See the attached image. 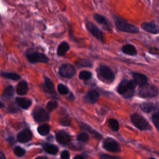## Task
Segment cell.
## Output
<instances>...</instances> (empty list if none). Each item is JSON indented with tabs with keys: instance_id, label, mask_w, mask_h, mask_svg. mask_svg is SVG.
Here are the masks:
<instances>
[{
	"instance_id": "1",
	"label": "cell",
	"mask_w": 159,
	"mask_h": 159,
	"mask_svg": "<svg viewBox=\"0 0 159 159\" xmlns=\"http://www.w3.org/2000/svg\"><path fill=\"white\" fill-rule=\"evenodd\" d=\"M136 86L133 80L122 79L117 87V91L125 98H131L134 95Z\"/></svg>"
},
{
	"instance_id": "2",
	"label": "cell",
	"mask_w": 159,
	"mask_h": 159,
	"mask_svg": "<svg viewBox=\"0 0 159 159\" xmlns=\"http://www.w3.org/2000/svg\"><path fill=\"white\" fill-rule=\"evenodd\" d=\"M113 17L115 26L118 30L130 34H137L140 32L137 25L129 22L125 19L116 15H113Z\"/></svg>"
},
{
	"instance_id": "3",
	"label": "cell",
	"mask_w": 159,
	"mask_h": 159,
	"mask_svg": "<svg viewBox=\"0 0 159 159\" xmlns=\"http://www.w3.org/2000/svg\"><path fill=\"white\" fill-rule=\"evenodd\" d=\"M98 78L106 84L112 83L116 79V75L111 68L106 65L100 64L96 69Z\"/></svg>"
},
{
	"instance_id": "4",
	"label": "cell",
	"mask_w": 159,
	"mask_h": 159,
	"mask_svg": "<svg viewBox=\"0 0 159 159\" xmlns=\"http://www.w3.org/2000/svg\"><path fill=\"white\" fill-rule=\"evenodd\" d=\"M25 57L28 61L32 64L36 63H47L49 61V58L46 54L33 49H29L26 52Z\"/></svg>"
},
{
	"instance_id": "5",
	"label": "cell",
	"mask_w": 159,
	"mask_h": 159,
	"mask_svg": "<svg viewBox=\"0 0 159 159\" xmlns=\"http://www.w3.org/2000/svg\"><path fill=\"white\" fill-rule=\"evenodd\" d=\"M138 94L142 98H154L158 94V89L155 85L147 83L143 86H139Z\"/></svg>"
},
{
	"instance_id": "6",
	"label": "cell",
	"mask_w": 159,
	"mask_h": 159,
	"mask_svg": "<svg viewBox=\"0 0 159 159\" xmlns=\"http://www.w3.org/2000/svg\"><path fill=\"white\" fill-rule=\"evenodd\" d=\"M76 71V68L73 65L69 63H65L59 67L58 73L61 77L70 79L75 75Z\"/></svg>"
},
{
	"instance_id": "7",
	"label": "cell",
	"mask_w": 159,
	"mask_h": 159,
	"mask_svg": "<svg viewBox=\"0 0 159 159\" xmlns=\"http://www.w3.org/2000/svg\"><path fill=\"white\" fill-rule=\"evenodd\" d=\"M130 119L133 124L139 129L142 130H150L151 126L147 120L141 115L138 114H134L130 116Z\"/></svg>"
},
{
	"instance_id": "8",
	"label": "cell",
	"mask_w": 159,
	"mask_h": 159,
	"mask_svg": "<svg viewBox=\"0 0 159 159\" xmlns=\"http://www.w3.org/2000/svg\"><path fill=\"white\" fill-rule=\"evenodd\" d=\"M86 28L89 32L101 43H104V38L102 31L92 22H87L86 23Z\"/></svg>"
},
{
	"instance_id": "9",
	"label": "cell",
	"mask_w": 159,
	"mask_h": 159,
	"mask_svg": "<svg viewBox=\"0 0 159 159\" xmlns=\"http://www.w3.org/2000/svg\"><path fill=\"white\" fill-rule=\"evenodd\" d=\"M32 116L34 120L37 122L47 121L50 119V115L48 112L41 107L34 109L32 112Z\"/></svg>"
},
{
	"instance_id": "10",
	"label": "cell",
	"mask_w": 159,
	"mask_h": 159,
	"mask_svg": "<svg viewBox=\"0 0 159 159\" xmlns=\"http://www.w3.org/2000/svg\"><path fill=\"white\" fill-rule=\"evenodd\" d=\"M102 147L106 150L111 152H117L120 150L119 143L112 138H106L103 141Z\"/></svg>"
},
{
	"instance_id": "11",
	"label": "cell",
	"mask_w": 159,
	"mask_h": 159,
	"mask_svg": "<svg viewBox=\"0 0 159 159\" xmlns=\"http://www.w3.org/2000/svg\"><path fill=\"white\" fill-rule=\"evenodd\" d=\"M140 26L141 28L147 32L152 34H158L159 32L158 27L155 21L143 22Z\"/></svg>"
},
{
	"instance_id": "12",
	"label": "cell",
	"mask_w": 159,
	"mask_h": 159,
	"mask_svg": "<svg viewBox=\"0 0 159 159\" xmlns=\"http://www.w3.org/2000/svg\"><path fill=\"white\" fill-rule=\"evenodd\" d=\"M93 18L99 24L102 25L104 27V28H105L106 30H107L109 32L112 31L111 23L109 21V20L106 18V17H105L103 15L95 13L93 15Z\"/></svg>"
},
{
	"instance_id": "13",
	"label": "cell",
	"mask_w": 159,
	"mask_h": 159,
	"mask_svg": "<svg viewBox=\"0 0 159 159\" xmlns=\"http://www.w3.org/2000/svg\"><path fill=\"white\" fill-rule=\"evenodd\" d=\"M43 88L44 91L53 96H57L55 90V84L50 78L47 76H43Z\"/></svg>"
},
{
	"instance_id": "14",
	"label": "cell",
	"mask_w": 159,
	"mask_h": 159,
	"mask_svg": "<svg viewBox=\"0 0 159 159\" xmlns=\"http://www.w3.org/2000/svg\"><path fill=\"white\" fill-rule=\"evenodd\" d=\"M132 75L133 80L136 85L141 86L148 83V78L145 74L138 72H132Z\"/></svg>"
},
{
	"instance_id": "15",
	"label": "cell",
	"mask_w": 159,
	"mask_h": 159,
	"mask_svg": "<svg viewBox=\"0 0 159 159\" xmlns=\"http://www.w3.org/2000/svg\"><path fill=\"white\" fill-rule=\"evenodd\" d=\"M32 137V132L29 129L21 130L17 135V140L20 143H25L31 140Z\"/></svg>"
},
{
	"instance_id": "16",
	"label": "cell",
	"mask_w": 159,
	"mask_h": 159,
	"mask_svg": "<svg viewBox=\"0 0 159 159\" xmlns=\"http://www.w3.org/2000/svg\"><path fill=\"white\" fill-rule=\"evenodd\" d=\"M99 98V93L95 89L89 90L84 96V100L89 103L94 104L97 102Z\"/></svg>"
},
{
	"instance_id": "17",
	"label": "cell",
	"mask_w": 159,
	"mask_h": 159,
	"mask_svg": "<svg viewBox=\"0 0 159 159\" xmlns=\"http://www.w3.org/2000/svg\"><path fill=\"white\" fill-rule=\"evenodd\" d=\"M56 139L61 145H66L71 141L70 135L65 131H59L56 134Z\"/></svg>"
},
{
	"instance_id": "18",
	"label": "cell",
	"mask_w": 159,
	"mask_h": 159,
	"mask_svg": "<svg viewBox=\"0 0 159 159\" xmlns=\"http://www.w3.org/2000/svg\"><path fill=\"white\" fill-rule=\"evenodd\" d=\"M28 91L29 86L26 81L22 80L18 83L16 86V93L18 95L24 96L27 93Z\"/></svg>"
},
{
	"instance_id": "19",
	"label": "cell",
	"mask_w": 159,
	"mask_h": 159,
	"mask_svg": "<svg viewBox=\"0 0 159 159\" xmlns=\"http://www.w3.org/2000/svg\"><path fill=\"white\" fill-rule=\"evenodd\" d=\"M121 51L123 53L129 56H135L137 54V50L134 45L132 44H126L121 47Z\"/></svg>"
},
{
	"instance_id": "20",
	"label": "cell",
	"mask_w": 159,
	"mask_h": 159,
	"mask_svg": "<svg viewBox=\"0 0 159 159\" xmlns=\"http://www.w3.org/2000/svg\"><path fill=\"white\" fill-rule=\"evenodd\" d=\"M70 47L69 43L66 41H63L58 46L57 54L58 57H63L70 50Z\"/></svg>"
},
{
	"instance_id": "21",
	"label": "cell",
	"mask_w": 159,
	"mask_h": 159,
	"mask_svg": "<svg viewBox=\"0 0 159 159\" xmlns=\"http://www.w3.org/2000/svg\"><path fill=\"white\" fill-rule=\"evenodd\" d=\"M16 104L24 109H27L32 104V100L26 98L17 97L16 98Z\"/></svg>"
},
{
	"instance_id": "22",
	"label": "cell",
	"mask_w": 159,
	"mask_h": 159,
	"mask_svg": "<svg viewBox=\"0 0 159 159\" xmlns=\"http://www.w3.org/2000/svg\"><path fill=\"white\" fill-rule=\"evenodd\" d=\"M75 65L78 68H91L93 66V63L88 59L79 58L74 61Z\"/></svg>"
},
{
	"instance_id": "23",
	"label": "cell",
	"mask_w": 159,
	"mask_h": 159,
	"mask_svg": "<svg viewBox=\"0 0 159 159\" xmlns=\"http://www.w3.org/2000/svg\"><path fill=\"white\" fill-rule=\"evenodd\" d=\"M14 94V86L12 85H9L7 86L4 91L2 93L1 98L3 99H9L13 98Z\"/></svg>"
},
{
	"instance_id": "24",
	"label": "cell",
	"mask_w": 159,
	"mask_h": 159,
	"mask_svg": "<svg viewBox=\"0 0 159 159\" xmlns=\"http://www.w3.org/2000/svg\"><path fill=\"white\" fill-rule=\"evenodd\" d=\"M0 75H1V76L4 78L11 80L13 81H18L21 78L20 75H19V74H17L16 73H14V72L2 71V72H1Z\"/></svg>"
},
{
	"instance_id": "25",
	"label": "cell",
	"mask_w": 159,
	"mask_h": 159,
	"mask_svg": "<svg viewBox=\"0 0 159 159\" xmlns=\"http://www.w3.org/2000/svg\"><path fill=\"white\" fill-rule=\"evenodd\" d=\"M141 109L145 112H150L157 109V105L154 104L150 102H144L140 104Z\"/></svg>"
},
{
	"instance_id": "26",
	"label": "cell",
	"mask_w": 159,
	"mask_h": 159,
	"mask_svg": "<svg viewBox=\"0 0 159 159\" xmlns=\"http://www.w3.org/2000/svg\"><path fill=\"white\" fill-rule=\"evenodd\" d=\"M43 148L47 153L51 155H55L58 151V147L57 146L52 144H48V143L43 144Z\"/></svg>"
},
{
	"instance_id": "27",
	"label": "cell",
	"mask_w": 159,
	"mask_h": 159,
	"mask_svg": "<svg viewBox=\"0 0 159 159\" xmlns=\"http://www.w3.org/2000/svg\"><path fill=\"white\" fill-rule=\"evenodd\" d=\"M93 77V74L90 71L88 70H82L80 72L78 75V78L80 80H84L85 81L90 80Z\"/></svg>"
},
{
	"instance_id": "28",
	"label": "cell",
	"mask_w": 159,
	"mask_h": 159,
	"mask_svg": "<svg viewBox=\"0 0 159 159\" xmlns=\"http://www.w3.org/2000/svg\"><path fill=\"white\" fill-rule=\"evenodd\" d=\"M50 127L48 124H43L37 127V132L41 135H46L50 132Z\"/></svg>"
},
{
	"instance_id": "29",
	"label": "cell",
	"mask_w": 159,
	"mask_h": 159,
	"mask_svg": "<svg viewBox=\"0 0 159 159\" xmlns=\"http://www.w3.org/2000/svg\"><path fill=\"white\" fill-rule=\"evenodd\" d=\"M81 127L83 128L84 129L88 131L89 132L91 133L92 135H93L95 138H96V139H99V140L102 139V135H101L100 134H99V133L97 132L96 131L93 130V129H91L90 127H89L88 125H87L86 124H82Z\"/></svg>"
},
{
	"instance_id": "30",
	"label": "cell",
	"mask_w": 159,
	"mask_h": 159,
	"mask_svg": "<svg viewBox=\"0 0 159 159\" xmlns=\"http://www.w3.org/2000/svg\"><path fill=\"white\" fill-rule=\"evenodd\" d=\"M108 124L110 128L114 131H117L119 129V124L118 121L115 119H110L108 120Z\"/></svg>"
},
{
	"instance_id": "31",
	"label": "cell",
	"mask_w": 159,
	"mask_h": 159,
	"mask_svg": "<svg viewBox=\"0 0 159 159\" xmlns=\"http://www.w3.org/2000/svg\"><path fill=\"white\" fill-rule=\"evenodd\" d=\"M57 91L61 95L67 94L69 93L68 88L66 85H65V84H63L62 83H60V84H58V86H57Z\"/></svg>"
},
{
	"instance_id": "32",
	"label": "cell",
	"mask_w": 159,
	"mask_h": 159,
	"mask_svg": "<svg viewBox=\"0 0 159 159\" xmlns=\"http://www.w3.org/2000/svg\"><path fill=\"white\" fill-rule=\"evenodd\" d=\"M57 107H58V102L55 100H51V101H48V103L47 104V106H46L47 109L50 112L53 111Z\"/></svg>"
},
{
	"instance_id": "33",
	"label": "cell",
	"mask_w": 159,
	"mask_h": 159,
	"mask_svg": "<svg viewBox=\"0 0 159 159\" xmlns=\"http://www.w3.org/2000/svg\"><path fill=\"white\" fill-rule=\"evenodd\" d=\"M14 153L16 156L20 157L25 155V150L19 146H17L14 148Z\"/></svg>"
},
{
	"instance_id": "34",
	"label": "cell",
	"mask_w": 159,
	"mask_h": 159,
	"mask_svg": "<svg viewBox=\"0 0 159 159\" xmlns=\"http://www.w3.org/2000/svg\"><path fill=\"white\" fill-rule=\"evenodd\" d=\"M88 139H89V135L85 132L80 133L77 135V140L78 141L83 142H86L88 140Z\"/></svg>"
},
{
	"instance_id": "35",
	"label": "cell",
	"mask_w": 159,
	"mask_h": 159,
	"mask_svg": "<svg viewBox=\"0 0 159 159\" xmlns=\"http://www.w3.org/2000/svg\"><path fill=\"white\" fill-rule=\"evenodd\" d=\"M152 121L157 129H158L159 126V114L158 112L154 113L152 116Z\"/></svg>"
},
{
	"instance_id": "36",
	"label": "cell",
	"mask_w": 159,
	"mask_h": 159,
	"mask_svg": "<svg viewBox=\"0 0 159 159\" xmlns=\"http://www.w3.org/2000/svg\"><path fill=\"white\" fill-rule=\"evenodd\" d=\"M7 110L10 112L14 113V112H16L18 110V108L16 107V106L14 104H9V106L7 108Z\"/></svg>"
},
{
	"instance_id": "37",
	"label": "cell",
	"mask_w": 159,
	"mask_h": 159,
	"mask_svg": "<svg viewBox=\"0 0 159 159\" xmlns=\"http://www.w3.org/2000/svg\"><path fill=\"white\" fill-rule=\"evenodd\" d=\"M61 159H70V153L67 150H63L61 153Z\"/></svg>"
},
{
	"instance_id": "38",
	"label": "cell",
	"mask_w": 159,
	"mask_h": 159,
	"mask_svg": "<svg viewBox=\"0 0 159 159\" xmlns=\"http://www.w3.org/2000/svg\"><path fill=\"white\" fill-rule=\"evenodd\" d=\"M100 158L101 159H120L118 157L111 156V155H106V154H102V155H100Z\"/></svg>"
},
{
	"instance_id": "39",
	"label": "cell",
	"mask_w": 159,
	"mask_h": 159,
	"mask_svg": "<svg viewBox=\"0 0 159 159\" xmlns=\"http://www.w3.org/2000/svg\"><path fill=\"white\" fill-rule=\"evenodd\" d=\"M7 141L9 142V143L13 145V143H14V139L13 137H9L7 138Z\"/></svg>"
},
{
	"instance_id": "40",
	"label": "cell",
	"mask_w": 159,
	"mask_h": 159,
	"mask_svg": "<svg viewBox=\"0 0 159 159\" xmlns=\"http://www.w3.org/2000/svg\"><path fill=\"white\" fill-rule=\"evenodd\" d=\"M73 159H84V157L81 155H76L73 158Z\"/></svg>"
},
{
	"instance_id": "41",
	"label": "cell",
	"mask_w": 159,
	"mask_h": 159,
	"mask_svg": "<svg viewBox=\"0 0 159 159\" xmlns=\"http://www.w3.org/2000/svg\"><path fill=\"white\" fill-rule=\"evenodd\" d=\"M0 159H6L4 154L0 152Z\"/></svg>"
},
{
	"instance_id": "42",
	"label": "cell",
	"mask_w": 159,
	"mask_h": 159,
	"mask_svg": "<svg viewBox=\"0 0 159 159\" xmlns=\"http://www.w3.org/2000/svg\"><path fill=\"white\" fill-rule=\"evenodd\" d=\"M4 107V104L1 102V101H0V108H2V107Z\"/></svg>"
},
{
	"instance_id": "43",
	"label": "cell",
	"mask_w": 159,
	"mask_h": 159,
	"mask_svg": "<svg viewBox=\"0 0 159 159\" xmlns=\"http://www.w3.org/2000/svg\"><path fill=\"white\" fill-rule=\"evenodd\" d=\"M149 159H155V158H149Z\"/></svg>"
}]
</instances>
